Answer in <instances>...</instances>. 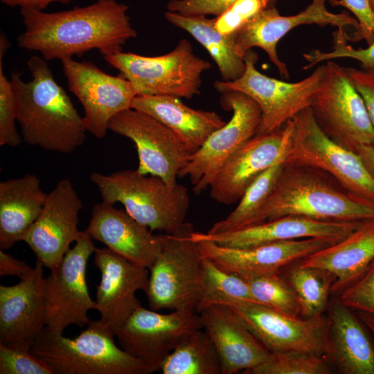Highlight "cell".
<instances>
[{"mask_svg":"<svg viewBox=\"0 0 374 374\" xmlns=\"http://www.w3.org/2000/svg\"><path fill=\"white\" fill-rule=\"evenodd\" d=\"M128 10L116 0H96L53 12L21 8L24 30L17 37V46L39 53L46 61L80 57L94 49L103 56L114 54L137 37Z\"/></svg>","mask_w":374,"mask_h":374,"instance_id":"6da1fadb","label":"cell"},{"mask_svg":"<svg viewBox=\"0 0 374 374\" xmlns=\"http://www.w3.org/2000/svg\"><path fill=\"white\" fill-rule=\"evenodd\" d=\"M27 66L31 80L24 81L16 72L10 78L22 139L46 150L72 153L86 139L83 117L56 82L46 60L33 55Z\"/></svg>","mask_w":374,"mask_h":374,"instance_id":"7a4b0ae2","label":"cell"},{"mask_svg":"<svg viewBox=\"0 0 374 374\" xmlns=\"http://www.w3.org/2000/svg\"><path fill=\"white\" fill-rule=\"evenodd\" d=\"M287 215L364 221L374 218V205L355 197L321 170L285 163L273 193L251 226Z\"/></svg>","mask_w":374,"mask_h":374,"instance_id":"3957f363","label":"cell"},{"mask_svg":"<svg viewBox=\"0 0 374 374\" xmlns=\"http://www.w3.org/2000/svg\"><path fill=\"white\" fill-rule=\"evenodd\" d=\"M90 179L102 202L121 204L130 216L152 232L171 233L186 222L190 197L182 185L130 169L110 175L93 172Z\"/></svg>","mask_w":374,"mask_h":374,"instance_id":"277c9868","label":"cell"},{"mask_svg":"<svg viewBox=\"0 0 374 374\" xmlns=\"http://www.w3.org/2000/svg\"><path fill=\"white\" fill-rule=\"evenodd\" d=\"M114 337L98 320L90 321L73 338L53 334L45 326L31 350L54 374H149L141 361L116 344Z\"/></svg>","mask_w":374,"mask_h":374,"instance_id":"5b68a950","label":"cell"},{"mask_svg":"<svg viewBox=\"0 0 374 374\" xmlns=\"http://www.w3.org/2000/svg\"><path fill=\"white\" fill-rule=\"evenodd\" d=\"M285 163L321 170L355 197L374 205V175L357 152L341 146L323 132L310 107L292 119Z\"/></svg>","mask_w":374,"mask_h":374,"instance_id":"8992f818","label":"cell"},{"mask_svg":"<svg viewBox=\"0 0 374 374\" xmlns=\"http://www.w3.org/2000/svg\"><path fill=\"white\" fill-rule=\"evenodd\" d=\"M192 224L164 234L162 249L150 267L145 291L150 308L196 312L200 298L202 256L191 238Z\"/></svg>","mask_w":374,"mask_h":374,"instance_id":"52a82bcc","label":"cell"},{"mask_svg":"<svg viewBox=\"0 0 374 374\" xmlns=\"http://www.w3.org/2000/svg\"><path fill=\"white\" fill-rule=\"evenodd\" d=\"M104 59L131 82L138 96L192 98L199 93L202 73L211 67L209 62L195 55L186 39L159 56L121 51L105 55Z\"/></svg>","mask_w":374,"mask_h":374,"instance_id":"ba28073f","label":"cell"},{"mask_svg":"<svg viewBox=\"0 0 374 374\" xmlns=\"http://www.w3.org/2000/svg\"><path fill=\"white\" fill-rule=\"evenodd\" d=\"M310 108L320 128L332 140L357 152L374 145V127L361 95L346 70L328 61Z\"/></svg>","mask_w":374,"mask_h":374,"instance_id":"9c48e42d","label":"cell"},{"mask_svg":"<svg viewBox=\"0 0 374 374\" xmlns=\"http://www.w3.org/2000/svg\"><path fill=\"white\" fill-rule=\"evenodd\" d=\"M245 69L232 81L216 80L214 88L220 93L238 91L252 98L261 110V121L256 135L280 130L299 112L310 106L325 71L318 66L309 76L295 82L268 77L256 68L257 54L251 49L244 57Z\"/></svg>","mask_w":374,"mask_h":374,"instance_id":"30bf717a","label":"cell"},{"mask_svg":"<svg viewBox=\"0 0 374 374\" xmlns=\"http://www.w3.org/2000/svg\"><path fill=\"white\" fill-rule=\"evenodd\" d=\"M96 249L93 240L83 231L60 267L44 278L46 327L53 334L62 335L71 325L87 326L90 322L88 312L98 310L86 279L87 262Z\"/></svg>","mask_w":374,"mask_h":374,"instance_id":"8fae6325","label":"cell"},{"mask_svg":"<svg viewBox=\"0 0 374 374\" xmlns=\"http://www.w3.org/2000/svg\"><path fill=\"white\" fill-rule=\"evenodd\" d=\"M222 94L221 105L233 112L231 118L208 137L179 173V177L189 178L196 194L209 188L222 165L256 134L260 124L261 110L252 98L238 91Z\"/></svg>","mask_w":374,"mask_h":374,"instance_id":"7c38bea8","label":"cell"},{"mask_svg":"<svg viewBox=\"0 0 374 374\" xmlns=\"http://www.w3.org/2000/svg\"><path fill=\"white\" fill-rule=\"evenodd\" d=\"M60 62L69 90L82 105L87 131L103 139L112 118L132 108L138 96L136 90L121 74L114 76L106 73L91 62L73 58H64Z\"/></svg>","mask_w":374,"mask_h":374,"instance_id":"4fadbf2b","label":"cell"},{"mask_svg":"<svg viewBox=\"0 0 374 374\" xmlns=\"http://www.w3.org/2000/svg\"><path fill=\"white\" fill-rule=\"evenodd\" d=\"M109 130L132 140L136 148L140 173L177 183L192 152L181 138L153 116L130 108L112 118Z\"/></svg>","mask_w":374,"mask_h":374,"instance_id":"5bb4252c","label":"cell"},{"mask_svg":"<svg viewBox=\"0 0 374 374\" xmlns=\"http://www.w3.org/2000/svg\"><path fill=\"white\" fill-rule=\"evenodd\" d=\"M203 328L199 314L172 311L161 314L138 307L116 330L120 347L141 361L149 373L160 371L165 359L188 332Z\"/></svg>","mask_w":374,"mask_h":374,"instance_id":"9a60e30c","label":"cell"},{"mask_svg":"<svg viewBox=\"0 0 374 374\" xmlns=\"http://www.w3.org/2000/svg\"><path fill=\"white\" fill-rule=\"evenodd\" d=\"M222 305L233 310L270 353L296 350L324 357L327 317L301 319L251 301Z\"/></svg>","mask_w":374,"mask_h":374,"instance_id":"2e32d148","label":"cell"},{"mask_svg":"<svg viewBox=\"0 0 374 374\" xmlns=\"http://www.w3.org/2000/svg\"><path fill=\"white\" fill-rule=\"evenodd\" d=\"M82 203L68 179L57 182L48 193L44 207L23 240L37 261L50 271L61 265L72 242L82 235L78 228Z\"/></svg>","mask_w":374,"mask_h":374,"instance_id":"e0dca14e","label":"cell"},{"mask_svg":"<svg viewBox=\"0 0 374 374\" xmlns=\"http://www.w3.org/2000/svg\"><path fill=\"white\" fill-rule=\"evenodd\" d=\"M329 1L312 0L305 10L290 16L280 15L274 6L260 10L237 31L236 54L244 58L253 47L260 48L267 54L281 77L289 78L287 66L278 57L277 45L291 30L301 25L312 24L320 26H333L339 30H345L348 26L354 27L355 30L358 28L357 19L349 14L330 12L326 6Z\"/></svg>","mask_w":374,"mask_h":374,"instance_id":"ac0fdd59","label":"cell"},{"mask_svg":"<svg viewBox=\"0 0 374 374\" xmlns=\"http://www.w3.org/2000/svg\"><path fill=\"white\" fill-rule=\"evenodd\" d=\"M93 262L100 272L96 292L100 315L98 320L115 335L116 330L141 305L136 293L145 291L150 271L107 247L96 249Z\"/></svg>","mask_w":374,"mask_h":374,"instance_id":"d6986e66","label":"cell"},{"mask_svg":"<svg viewBox=\"0 0 374 374\" xmlns=\"http://www.w3.org/2000/svg\"><path fill=\"white\" fill-rule=\"evenodd\" d=\"M292 119L277 131L255 135L222 165L209 186L211 197L230 205L239 202L252 182L287 151Z\"/></svg>","mask_w":374,"mask_h":374,"instance_id":"ffe728a7","label":"cell"},{"mask_svg":"<svg viewBox=\"0 0 374 374\" xmlns=\"http://www.w3.org/2000/svg\"><path fill=\"white\" fill-rule=\"evenodd\" d=\"M200 254L222 269L243 279L280 274V269L331 244L316 238L281 241L248 248H231L212 241L195 242Z\"/></svg>","mask_w":374,"mask_h":374,"instance_id":"44dd1931","label":"cell"},{"mask_svg":"<svg viewBox=\"0 0 374 374\" xmlns=\"http://www.w3.org/2000/svg\"><path fill=\"white\" fill-rule=\"evenodd\" d=\"M362 222L323 221L287 215L222 233L193 231L191 238L194 242L209 240L231 248H248L310 238H321L332 244L348 236Z\"/></svg>","mask_w":374,"mask_h":374,"instance_id":"7402d4cb","label":"cell"},{"mask_svg":"<svg viewBox=\"0 0 374 374\" xmlns=\"http://www.w3.org/2000/svg\"><path fill=\"white\" fill-rule=\"evenodd\" d=\"M84 231L92 240L148 269L161 252L164 238V234L154 235L125 210L103 202L93 206Z\"/></svg>","mask_w":374,"mask_h":374,"instance_id":"603a6c76","label":"cell"},{"mask_svg":"<svg viewBox=\"0 0 374 374\" xmlns=\"http://www.w3.org/2000/svg\"><path fill=\"white\" fill-rule=\"evenodd\" d=\"M43 267L36 260L33 276L14 285H0V344L31 349L46 326Z\"/></svg>","mask_w":374,"mask_h":374,"instance_id":"cb8c5ba5","label":"cell"},{"mask_svg":"<svg viewBox=\"0 0 374 374\" xmlns=\"http://www.w3.org/2000/svg\"><path fill=\"white\" fill-rule=\"evenodd\" d=\"M324 357L342 374H374V344L365 325L337 296L328 305Z\"/></svg>","mask_w":374,"mask_h":374,"instance_id":"d4e9b609","label":"cell"},{"mask_svg":"<svg viewBox=\"0 0 374 374\" xmlns=\"http://www.w3.org/2000/svg\"><path fill=\"white\" fill-rule=\"evenodd\" d=\"M199 315L217 351L222 374L244 373L270 357L271 353L226 305H210Z\"/></svg>","mask_w":374,"mask_h":374,"instance_id":"484cf974","label":"cell"},{"mask_svg":"<svg viewBox=\"0 0 374 374\" xmlns=\"http://www.w3.org/2000/svg\"><path fill=\"white\" fill-rule=\"evenodd\" d=\"M374 260V218L363 221L342 240L301 260L304 267L323 269L335 278L331 295L339 296Z\"/></svg>","mask_w":374,"mask_h":374,"instance_id":"4316f807","label":"cell"},{"mask_svg":"<svg viewBox=\"0 0 374 374\" xmlns=\"http://www.w3.org/2000/svg\"><path fill=\"white\" fill-rule=\"evenodd\" d=\"M48 193L35 175L26 174L0 182V249L22 241L39 217Z\"/></svg>","mask_w":374,"mask_h":374,"instance_id":"83f0119b","label":"cell"},{"mask_svg":"<svg viewBox=\"0 0 374 374\" xmlns=\"http://www.w3.org/2000/svg\"><path fill=\"white\" fill-rule=\"evenodd\" d=\"M132 108L163 123L181 138L193 154L226 123L215 112L193 109L178 98L169 96H137Z\"/></svg>","mask_w":374,"mask_h":374,"instance_id":"f1b7e54d","label":"cell"},{"mask_svg":"<svg viewBox=\"0 0 374 374\" xmlns=\"http://www.w3.org/2000/svg\"><path fill=\"white\" fill-rule=\"evenodd\" d=\"M164 16L169 23L188 33L208 51L223 81L242 76L245 63L235 51L237 32L228 35L220 34L215 28V18L206 16H189L170 11L166 12Z\"/></svg>","mask_w":374,"mask_h":374,"instance_id":"f546056e","label":"cell"},{"mask_svg":"<svg viewBox=\"0 0 374 374\" xmlns=\"http://www.w3.org/2000/svg\"><path fill=\"white\" fill-rule=\"evenodd\" d=\"M163 374H222L216 348L206 330L186 334L161 364Z\"/></svg>","mask_w":374,"mask_h":374,"instance_id":"4dcf8cb0","label":"cell"},{"mask_svg":"<svg viewBox=\"0 0 374 374\" xmlns=\"http://www.w3.org/2000/svg\"><path fill=\"white\" fill-rule=\"evenodd\" d=\"M285 157L286 152L260 174L246 190L235 208L206 233L218 234L252 225L257 213L276 187L285 163Z\"/></svg>","mask_w":374,"mask_h":374,"instance_id":"1f68e13d","label":"cell"},{"mask_svg":"<svg viewBox=\"0 0 374 374\" xmlns=\"http://www.w3.org/2000/svg\"><path fill=\"white\" fill-rule=\"evenodd\" d=\"M233 301L256 302L243 278L222 269L211 260L202 256L200 298L196 312L199 314L212 305H222Z\"/></svg>","mask_w":374,"mask_h":374,"instance_id":"d6a6232c","label":"cell"},{"mask_svg":"<svg viewBox=\"0 0 374 374\" xmlns=\"http://www.w3.org/2000/svg\"><path fill=\"white\" fill-rule=\"evenodd\" d=\"M288 278L297 297L301 316L313 318L322 315L328 308L334 276L323 269L299 264L291 269Z\"/></svg>","mask_w":374,"mask_h":374,"instance_id":"836d02e7","label":"cell"},{"mask_svg":"<svg viewBox=\"0 0 374 374\" xmlns=\"http://www.w3.org/2000/svg\"><path fill=\"white\" fill-rule=\"evenodd\" d=\"M257 303L282 313L301 316V308L296 294L279 274L244 279Z\"/></svg>","mask_w":374,"mask_h":374,"instance_id":"e575fe53","label":"cell"},{"mask_svg":"<svg viewBox=\"0 0 374 374\" xmlns=\"http://www.w3.org/2000/svg\"><path fill=\"white\" fill-rule=\"evenodd\" d=\"M328 362L323 356L290 350L271 353L269 359L244 374H330Z\"/></svg>","mask_w":374,"mask_h":374,"instance_id":"d590c367","label":"cell"},{"mask_svg":"<svg viewBox=\"0 0 374 374\" xmlns=\"http://www.w3.org/2000/svg\"><path fill=\"white\" fill-rule=\"evenodd\" d=\"M334 47L330 52L315 50L304 53L303 57L308 64L303 67L308 70L319 62L335 58L348 57L359 61L363 69H374V42L365 48H353L347 44L348 36L344 30L337 29L333 34Z\"/></svg>","mask_w":374,"mask_h":374,"instance_id":"8d00e7d4","label":"cell"},{"mask_svg":"<svg viewBox=\"0 0 374 374\" xmlns=\"http://www.w3.org/2000/svg\"><path fill=\"white\" fill-rule=\"evenodd\" d=\"M0 374H54L31 349L0 344Z\"/></svg>","mask_w":374,"mask_h":374,"instance_id":"74e56055","label":"cell"},{"mask_svg":"<svg viewBox=\"0 0 374 374\" xmlns=\"http://www.w3.org/2000/svg\"><path fill=\"white\" fill-rule=\"evenodd\" d=\"M17 111L14 91L0 60V145L16 147L22 137L16 127Z\"/></svg>","mask_w":374,"mask_h":374,"instance_id":"f35d334b","label":"cell"},{"mask_svg":"<svg viewBox=\"0 0 374 374\" xmlns=\"http://www.w3.org/2000/svg\"><path fill=\"white\" fill-rule=\"evenodd\" d=\"M268 0H237L216 17L215 28L223 35L237 32L260 10L271 7Z\"/></svg>","mask_w":374,"mask_h":374,"instance_id":"ab89813d","label":"cell"},{"mask_svg":"<svg viewBox=\"0 0 374 374\" xmlns=\"http://www.w3.org/2000/svg\"><path fill=\"white\" fill-rule=\"evenodd\" d=\"M337 296L353 310L374 314V260L359 278Z\"/></svg>","mask_w":374,"mask_h":374,"instance_id":"60d3db41","label":"cell"},{"mask_svg":"<svg viewBox=\"0 0 374 374\" xmlns=\"http://www.w3.org/2000/svg\"><path fill=\"white\" fill-rule=\"evenodd\" d=\"M333 6H343L350 11L359 26L348 40L357 42L364 39L368 45L374 42V10L371 0H330Z\"/></svg>","mask_w":374,"mask_h":374,"instance_id":"b9f144b4","label":"cell"},{"mask_svg":"<svg viewBox=\"0 0 374 374\" xmlns=\"http://www.w3.org/2000/svg\"><path fill=\"white\" fill-rule=\"evenodd\" d=\"M237 0H170L168 11L189 16H207L221 15ZM271 5L277 0H268Z\"/></svg>","mask_w":374,"mask_h":374,"instance_id":"7bdbcfd3","label":"cell"},{"mask_svg":"<svg viewBox=\"0 0 374 374\" xmlns=\"http://www.w3.org/2000/svg\"><path fill=\"white\" fill-rule=\"evenodd\" d=\"M348 74L366 105L374 127V69L346 67Z\"/></svg>","mask_w":374,"mask_h":374,"instance_id":"ee69618b","label":"cell"},{"mask_svg":"<svg viewBox=\"0 0 374 374\" xmlns=\"http://www.w3.org/2000/svg\"><path fill=\"white\" fill-rule=\"evenodd\" d=\"M35 267H30L24 261L16 259L4 250H0V276H16L20 280L28 278L35 273Z\"/></svg>","mask_w":374,"mask_h":374,"instance_id":"f6af8a7d","label":"cell"},{"mask_svg":"<svg viewBox=\"0 0 374 374\" xmlns=\"http://www.w3.org/2000/svg\"><path fill=\"white\" fill-rule=\"evenodd\" d=\"M2 3L12 8L19 7V9L28 8L37 10H43L50 4L60 3L68 4L74 0H0Z\"/></svg>","mask_w":374,"mask_h":374,"instance_id":"bcb514c9","label":"cell"},{"mask_svg":"<svg viewBox=\"0 0 374 374\" xmlns=\"http://www.w3.org/2000/svg\"><path fill=\"white\" fill-rule=\"evenodd\" d=\"M357 152L359 154L365 165L374 175V145H360Z\"/></svg>","mask_w":374,"mask_h":374,"instance_id":"7dc6e473","label":"cell"},{"mask_svg":"<svg viewBox=\"0 0 374 374\" xmlns=\"http://www.w3.org/2000/svg\"><path fill=\"white\" fill-rule=\"evenodd\" d=\"M357 314L374 337V314L357 311Z\"/></svg>","mask_w":374,"mask_h":374,"instance_id":"c3c4849f","label":"cell"},{"mask_svg":"<svg viewBox=\"0 0 374 374\" xmlns=\"http://www.w3.org/2000/svg\"><path fill=\"white\" fill-rule=\"evenodd\" d=\"M10 46V42L3 33L0 35V60H2Z\"/></svg>","mask_w":374,"mask_h":374,"instance_id":"681fc988","label":"cell"},{"mask_svg":"<svg viewBox=\"0 0 374 374\" xmlns=\"http://www.w3.org/2000/svg\"><path fill=\"white\" fill-rule=\"evenodd\" d=\"M371 6H372V8L374 10V0H371Z\"/></svg>","mask_w":374,"mask_h":374,"instance_id":"f907efd6","label":"cell"}]
</instances>
